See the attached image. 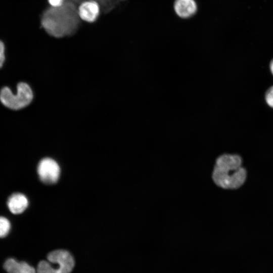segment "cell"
<instances>
[{
  "mask_svg": "<svg viewBox=\"0 0 273 273\" xmlns=\"http://www.w3.org/2000/svg\"><path fill=\"white\" fill-rule=\"evenodd\" d=\"M4 268L8 273H36V268L28 263L12 258L5 261Z\"/></svg>",
  "mask_w": 273,
  "mask_h": 273,
  "instance_id": "52a82bcc",
  "label": "cell"
},
{
  "mask_svg": "<svg viewBox=\"0 0 273 273\" xmlns=\"http://www.w3.org/2000/svg\"><path fill=\"white\" fill-rule=\"evenodd\" d=\"M75 266V260L70 252L57 249L50 252L47 260H41L36 268V273H71Z\"/></svg>",
  "mask_w": 273,
  "mask_h": 273,
  "instance_id": "3957f363",
  "label": "cell"
},
{
  "mask_svg": "<svg viewBox=\"0 0 273 273\" xmlns=\"http://www.w3.org/2000/svg\"><path fill=\"white\" fill-rule=\"evenodd\" d=\"M173 9L179 18L188 19L195 15L198 7L196 0H174Z\"/></svg>",
  "mask_w": 273,
  "mask_h": 273,
  "instance_id": "8992f818",
  "label": "cell"
},
{
  "mask_svg": "<svg viewBox=\"0 0 273 273\" xmlns=\"http://www.w3.org/2000/svg\"><path fill=\"white\" fill-rule=\"evenodd\" d=\"M49 3L53 7H60L63 4V2L64 0H48Z\"/></svg>",
  "mask_w": 273,
  "mask_h": 273,
  "instance_id": "4fadbf2b",
  "label": "cell"
},
{
  "mask_svg": "<svg viewBox=\"0 0 273 273\" xmlns=\"http://www.w3.org/2000/svg\"><path fill=\"white\" fill-rule=\"evenodd\" d=\"M265 100L267 105L273 108V85L266 90L265 94Z\"/></svg>",
  "mask_w": 273,
  "mask_h": 273,
  "instance_id": "8fae6325",
  "label": "cell"
},
{
  "mask_svg": "<svg viewBox=\"0 0 273 273\" xmlns=\"http://www.w3.org/2000/svg\"><path fill=\"white\" fill-rule=\"evenodd\" d=\"M54 7V9L49 10L43 15L42 19L43 27L50 34L55 36H62L65 34L70 33L73 27L71 25L74 26L75 21L73 14L70 15L71 8L66 6L62 7Z\"/></svg>",
  "mask_w": 273,
  "mask_h": 273,
  "instance_id": "7a4b0ae2",
  "label": "cell"
},
{
  "mask_svg": "<svg viewBox=\"0 0 273 273\" xmlns=\"http://www.w3.org/2000/svg\"><path fill=\"white\" fill-rule=\"evenodd\" d=\"M11 224L6 217L0 216V238L6 237L9 233Z\"/></svg>",
  "mask_w": 273,
  "mask_h": 273,
  "instance_id": "30bf717a",
  "label": "cell"
},
{
  "mask_svg": "<svg viewBox=\"0 0 273 273\" xmlns=\"http://www.w3.org/2000/svg\"><path fill=\"white\" fill-rule=\"evenodd\" d=\"M37 173L40 179L47 184L56 183L60 177V168L58 163L51 158L42 159L37 166Z\"/></svg>",
  "mask_w": 273,
  "mask_h": 273,
  "instance_id": "5b68a950",
  "label": "cell"
},
{
  "mask_svg": "<svg viewBox=\"0 0 273 273\" xmlns=\"http://www.w3.org/2000/svg\"><path fill=\"white\" fill-rule=\"evenodd\" d=\"M212 178L215 185L222 189H234L241 187L246 178L241 158L236 154L219 156L216 160Z\"/></svg>",
  "mask_w": 273,
  "mask_h": 273,
  "instance_id": "6da1fadb",
  "label": "cell"
},
{
  "mask_svg": "<svg viewBox=\"0 0 273 273\" xmlns=\"http://www.w3.org/2000/svg\"><path fill=\"white\" fill-rule=\"evenodd\" d=\"M7 205L12 213L18 214L25 210L28 205V201L24 194L17 193L12 194L9 198Z\"/></svg>",
  "mask_w": 273,
  "mask_h": 273,
  "instance_id": "ba28073f",
  "label": "cell"
},
{
  "mask_svg": "<svg viewBox=\"0 0 273 273\" xmlns=\"http://www.w3.org/2000/svg\"><path fill=\"white\" fill-rule=\"evenodd\" d=\"M269 69H270V71L271 73L273 75V59L270 62Z\"/></svg>",
  "mask_w": 273,
  "mask_h": 273,
  "instance_id": "5bb4252c",
  "label": "cell"
},
{
  "mask_svg": "<svg viewBox=\"0 0 273 273\" xmlns=\"http://www.w3.org/2000/svg\"><path fill=\"white\" fill-rule=\"evenodd\" d=\"M33 98V92L26 82H21L17 84V93L14 94L7 86L0 91V101L6 107L12 110H19L29 105Z\"/></svg>",
  "mask_w": 273,
  "mask_h": 273,
  "instance_id": "277c9868",
  "label": "cell"
},
{
  "mask_svg": "<svg viewBox=\"0 0 273 273\" xmlns=\"http://www.w3.org/2000/svg\"><path fill=\"white\" fill-rule=\"evenodd\" d=\"M99 14V7L95 1L85 2L79 8L78 15L83 20L92 22L96 20Z\"/></svg>",
  "mask_w": 273,
  "mask_h": 273,
  "instance_id": "9c48e42d",
  "label": "cell"
},
{
  "mask_svg": "<svg viewBox=\"0 0 273 273\" xmlns=\"http://www.w3.org/2000/svg\"><path fill=\"white\" fill-rule=\"evenodd\" d=\"M5 60V45L2 41L0 40V68L2 67Z\"/></svg>",
  "mask_w": 273,
  "mask_h": 273,
  "instance_id": "7c38bea8",
  "label": "cell"
}]
</instances>
